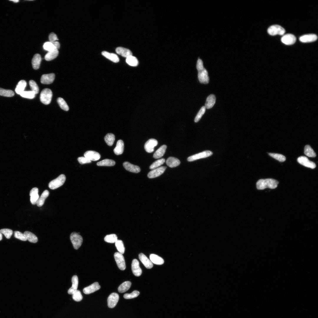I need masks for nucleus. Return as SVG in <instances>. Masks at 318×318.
Here are the masks:
<instances>
[{
	"label": "nucleus",
	"instance_id": "49530a36",
	"mask_svg": "<svg viewBox=\"0 0 318 318\" xmlns=\"http://www.w3.org/2000/svg\"><path fill=\"white\" fill-rule=\"evenodd\" d=\"M268 154L270 156L280 162H283L286 160L285 157L281 154L272 153H269Z\"/></svg>",
	"mask_w": 318,
	"mask_h": 318
},
{
	"label": "nucleus",
	"instance_id": "72a5a7b5",
	"mask_svg": "<svg viewBox=\"0 0 318 318\" xmlns=\"http://www.w3.org/2000/svg\"><path fill=\"white\" fill-rule=\"evenodd\" d=\"M24 234L27 240L29 242L36 243L38 241V239L37 236L32 233L29 231H25L24 232Z\"/></svg>",
	"mask_w": 318,
	"mask_h": 318
},
{
	"label": "nucleus",
	"instance_id": "f704fd0d",
	"mask_svg": "<svg viewBox=\"0 0 318 318\" xmlns=\"http://www.w3.org/2000/svg\"><path fill=\"white\" fill-rule=\"evenodd\" d=\"M131 283L129 281H125L121 285L118 287V290L119 292L122 293L127 291L130 288Z\"/></svg>",
	"mask_w": 318,
	"mask_h": 318
},
{
	"label": "nucleus",
	"instance_id": "c9c22d12",
	"mask_svg": "<svg viewBox=\"0 0 318 318\" xmlns=\"http://www.w3.org/2000/svg\"><path fill=\"white\" fill-rule=\"evenodd\" d=\"M115 164V162L112 160L105 159L97 163V165L98 166H111L114 165Z\"/></svg>",
	"mask_w": 318,
	"mask_h": 318
},
{
	"label": "nucleus",
	"instance_id": "0eeeda50",
	"mask_svg": "<svg viewBox=\"0 0 318 318\" xmlns=\"http://www.w3.org/2000/svg\"><path fill=\"white\" fill-rule=\"evenodd\" d=\"M114 257L118 268L121 270L126 268V265L124 257L122 254L119 252H116L114 254Z\"/></svg>",
	"mask_w": 318,
	"mask_h": 318
},
{
	"label": "nucleus",
	"instance_id": "ea45409f",
	"mask_svg": "<svg viewBox=\"0 0 318 318\" xmlns=\"http://www.w3.org/2000/svg\"><path fill=\"white\" fill-rule=\"evenodd\" d=\"M104 239L106 242L113 243H115L117 241V237L116 234H112L106 235Z\"/></svg>",
	"mask_w": 318,
	"mask_h": 318
},
{
	"label": "nucleus",
	"instance_id": "39448f33",
	"mask_svg": "<svg viewBox=\"0 0 318 318\" xmlns=\"http://www.w3.org/2000/svg\"><path fill=\"white\" fill-rule=\"evenodd\" d=\"M267 32L271 35L274 36L277 34L281 35L284 34L285 30L280 25H274L270 26L268 28Z\"/></svg>",
	"mask_w": 318,
	"mask_h": 318
},
{
	"label": "nucleus",
	"instance_id": "1a4fd4ad",
	"mask_svg": "<svg viewBox=\"0 0 318 318\" xmlns=\"http://www.w3.org/2000/svg\"><path fill=\"white\" fill-rule=\"evenodd\" d=\"M198 78L201 83L207 84L208 83L209 77L208 72L205 68L198 71Z\"/></svg>",
	"mask_w": 318,
	"mask_h": 318
},
{
	"label": "nucleus",
	"instance_id": "8fccbe9b",
	"mask_svg": "<svg viewBox=\"0 0 318 318\" xmlns=\"http://www.w3.org/2000/svg\"><path fill=\"white\" fill-rule=\"evenodd\" d=\"M72 298L75 301L80 302L82 300L83 297L81 292L77 290L72 294Z\"/></svg>",
	"mask_w": 318,
	"mask_h": 318
},
{
	"label": "nucleus",
	"instance_id": "2f4dec72",
	"mask_svg": "<svg viewBox=\"0 0 318 318\" xmlns=\"http://www.w3.org/2000/svg\"><path fill=\"white\" fill-rule=\"evenodd\" d=\"M49 194V192L47 190H44L38 200L36 203L37 206L38 207L42 206L45 199L48 197Z\"/></svg>",
	"mask_w": 318,
	"mask_h": 318
},
{
	"label": "nucleus",
	"instance_id": "9d476101",
	"mask_svg": "<svg viewBox=\"0 0 318 318\" xmlns=\"http://www.w3.org/2000/svg\"><path fill=\"white\" fill-rule=\"evenodd\" d=\"M119 298V295L116 293H112L110 294L107 300L108 307L111 308L114 307L117 304Z\"/></svg>",
	"mask_w": 318,
	"mask_h": 318
},
{
	"label": "nucleus",
	"instance_id": "b1692460",
	"mask_svg": "<svg viewBox=\"0 0 318 318\" xmlns=\"http://www.w3.org/2000/svg\"><path fill=\"white\" fill-rule=\"evenodd\" d=\"M116 52L117 54L126 58L132 55V53L130 50L123 47H119L117 48Z\"/></svg>",
	"mask_w": 318,
	"mask_h": 318
},
{
	"label": "nucleus",
	"instance_id": "5701e85b",
	"mask_svg": "<svg viewBox=\"0 0 318 318\" xmlns=\"http://www.w3.org/2000/svg\"><path fill=\"white\" fill-rule=\"evenodd\" d=\"M41 60L42 58L39 54H37L34 55L32 61V67L34 69H37L39 68Z\"/></svg>",
	"mask_w": 318,
	"mask_h": 318
},
{
	"label": "nucleus",
	"instance_id": "6ab92c4d",
	"mask_svg": "<svg viewBox=\"0 0 318 318\" xmlns=\"http://www.w3.org/2000/svg\"><path fill=\"white\" fill-rule=\"evenodd\" d=\"M123 165L126 170L130 172L138 173L140 171V169L138 166L132 164L128 162H124Z\"/></svg>",
	"mask_w": 318,
	"mask_h": 318
},
{
	"label": "nucleus",
	"instance_id": "a211bd4d",
	"mask_svg": "<svg viewBox=\"0 0 318 318\" xmlns=\"http://www.w3.org/2000/svg\"><path fill=\"white\" fill-rule=\"evenodd\" d=\"M317 36L314 34H306L301 36L299 38L300 41L304 43L316 41Z\"/></svg>",
	"mask_w": 318,
	"mask_h": 318
},
{
	"label": "nucleus",
	"instance_id": "680f3d73",
	"mask_svg": "<svg viewBox=\"0 0 318 318\" xmlns=\"http://www.w3.org/2000/svg\"><path fill=\"white\" fill-rule=\"evenodd\" d=\"M11 1H12L13 2H15V3H17V2H19V0H11Z\"/></svg>",
	"mask_w": 318,
	"mask_h": 318
},
{
	"label": "nucleus",
	"instance_id": "473e14b6",
	"mask_svg": "<svg viewBox=\"0 0 318 318\" xmlns=\"http://www.w3.org/2000/svg\"><path fill=\"white\" fill-rule=\"evenodd\" d=\"M59 54L58 49L54 50L49 52L45 55L44 58L47 61H51L57 57Z\"/></svg>",
	"mask_w": 318,
	"mask_h": 318
},
{
	"label": "nucleus",
	"instance_id": "9b49d317",
	"mask_svg": "<svg viewBox=\"0 0 318 318\" xmlns=\"http://www.w3.org/2000/svg\"><path fill=\"white\" fill-rule=\"evenodd\" d=\"M166 168V167L161 166L153 169L148 173V177L150 178L158 177L164 172Z\"/></svg>",
	"mask_w": 318,
	"mask_h": 318
},
{
	"label": "nucleus",
	"instance_id": "052dcab7",
	"mask_svg": "<svg viewBox=\"0 0 318 318\" xmlns=\"http://www.w3.org/2000/svg\"><path fill=\"white\" fill-rule=\"evenodd\" d=\"M2 239V234L0 232V241H1Z\"/></svg>",
	"mask_w": 318,
	"mask_h": 318
},
{
	"label": "nucleus",
	"instance_id": "4c0bfd02",
	"mask_svg": "<svg viewBox=\"0 0 318 318\" xmlns=\"http://www.w3.org/2000/svg\"><path fill=\"white\" fill-rule=\"evenodd\" d=\"M115 139V138L114 135L111 133L107 134L104 137V140L105 142L109 146H111L112 145Z\"/></svg>",
	"mask_w": 318,
	"mask_h": 318
},
{
	"label": "nucleus",
	"instance_id": "79ce46f5",
	"mask_svg": "<svg viewBox=\"0 0 318 318\" xmlns=\"http://www.w3.org/2000/svg\"><path fill=\"white\" fill-rule=\"evenodd\" d=\"M115 246L119 252L123 254L125 251V248L123 241L121 240H117L115 243Z\"/></svg>",
	"mask_w": 318,
	"mask_h": 318
},
{
	"label": "nucleus",
	"instance_id": "f3484780",
	"mask_svg": "<svg viewBox=\"0 0 318 318\" xmlns=\"http://www.w3.org/2000/svg\"><path fill=\"white\" fill-rule=\"evenodd\" d=\"M55 77V74L53 73L43 74L41 78V82L44 84H51L53 82Z\"/></svg>",
	"mask_w": 318,
	"mask_h": 318
},
{
	"label": "nucleus",
	"instance_id": "a18cd8bd",
	"mask_svg": "<svg viewBox=\"0 0 318 318\" xmlns=\"http://www.w3.org/2000/svg\"><path fill=\"white\" fill-rule=\"evenodd\" d=\"M35 93L32 91H24L20 95L23 97L32 99L35 97Z\"/></svg>",
	"mask_w": 318,
	"mask_h": 318
},
{
	"label": "nucleus",
	"instance_id": "f257e3e1",
	"mask_svg": "<svg viewBox=\"0 0 318 318\" xmlns=\"http://www.w3.org/2000/svg\"><path fill=\"white\" fill-rule=\"evenodd\" d=\"M278 183V182L275 179L267 178L259 180L256 185L257 188L259 190H263L266 188L274 189L277 187Z\"/></svg>",
	"mask_w": 318,
	"mask_h": 318
},
{
	"label": "nucleus",
	"instance_id": "3c124183",
	"mask_svg": "<svg viewBox=\"0 0 318 318\" xmlns=\"http://www.w3.org/2000/svg\"><path fill=\"white\" fill-rule=\"evenodd\" d=\"M206 109L205 106H203L201 108L195 118L194 122H197L200 120L203 115L204 114Z\"/></svg>",
	"mask_w": 318,
	"mask_h": 318
},
{
	"label": "nucleus",
	"instance_id": "864d4df0",
	"mask_svg": "<svg viewBox=\"0 0 318 318\" xmlns=\"http://www.w3.org/2000/svg\"><path fill=\"white\" fill-rule=\"evenodd\" d=\"M43 48L44 49L49 52L52 51L55 49H56L54 47L53 44L49 42H47L44 43L43 45Z\"/></svg>",
	"mask_w": 318,
	"mask_h": 318
},
{
	"label": "nucleus",
	"instance_id": "bf43d9fd",
	"mask_svg": "<svg viewBox=\"0 0 318 318\" xmlns=\"http://www.w3.org/2000/svg\"><path fill=\"white\" fill-rule=\"evenodd\" d=\"M56 49H58L59 48L60 44L58 42L55 41L52 43Z\"/></svg>",
	"mask_w": 318,
	"mask_h": 318
},
{
	"label": "nucleus",
	"instance_id": "aec40b11",
	"mask_svg": "<svg viewBox=\"0 0 318 318\" xmlns=\"http://www.w3.org/2000/svg\"><path fill=\"white\" fill-rule=\"evenodd\" d=\"M138 256L139 259L146 268L150 269L153 267V263L145 254L140 253Z\"/></svg>",
	"mask_w": 318,
	"mask_h": 318
},
{
	"label": "nucleus",
	"instance_id": "7ed1b4c3",
	"mask_svg": "<svg viewBox=\"0 0 318 318\" xmlns=\"http://www.w3.org/2000/svg\"><path fill=\"white\" fill-rule=\"evenodd\" d=\"M66 179L65 176L64 174H61L57 178L49 182L48 185L49 187L52 190L57 189L64 184Z\"/></svg>",
	"mask_w": 318,
	"mask_h": 318
},
{
	"label": "nucleus",
	"instance_id": "c85d7f7f",
	"mask_svg": "<svg viewBox=\"0 0 318 318\" xmlns=\"http://www.w3.org/2000/svg\"><path fill=\"white\" fill-rule=\"evenodd\" d=\"M167 147V146L165 145L161 146L154 153V158L158 159L162 157L165 153Z\"/></svg>",
	"mask_w": 318,
	"mask_h": 318
},
{
	"label": "nucleus",
	"instance_id": "4d7b16f0",
	"mask_svg": "<svg viewBox=\"0 0 318 318\" xmlns=\"http://www.w3.org/2000/svg\"><path fill=\"white\" fill-rule=\"evenodd\" d=\"M49 42L51 43L56 41V40L58 39L57 35L53 32L49 34Z\"/></svg>",
	"mask_w": 318,
	"mask_h": 318
},
{
	"label": "nucleus",
	"instance_id": "20e7f679",
	"mask_svg": "<svg viewBox=\"0 0 318 318\" xmlns=\"http://www.w3.org/2000/svg\"><path fill=\"white\" fill-rule=\"evenodd\" d=\"M70 239L74 248L75 249H77L79 248L83 242L82 236L76 232H73L71 233Z\"/></svg>",
	"mask_w": 318,
	"mask_h": 318
},
{
	"label": "nucleus",
	"instance_id": "393cba45",
	"mask_svg": "<svg viewBox=\"0 0 318 318\" xmlns=\"http://www.w3.org/2000/svg\"><path fill=\"white\" fill-rule=\"evenodd\" d=\"M216 98L213 94H211L208 96L206 98L205 103V107L207 109H209L213 107L216 102Z\"/></svg>",
	"mask_w": 318,
	"mask_h": 318
},
{
	"label": "nucleus",
	"instance_id": "c756f323",
	"mask_svg": "<svg viewBox=\"0 0 318 318\" xmlns=\"http://www.w3.org/2000/svg\"><path fill=\"white\" fill-rule=\"evenodd\" d=\"M150 259L152 263L157 265H162L164 263V260L162 258L155 254H151Z\"/></svg>",
	"mask_w": 318,
	"mask_h": 318
},
{
	"label": "nucleus",
	"instance_id": "412c9836",
	"mask_svg": "<svg viewBox=\"0 0 318 318\" xmlns=\"http://www.w3.org/2000/svg\"><path fill=\"white\" fill-rule=\"evenodd\" d=\"M38 189L37 188H32L30 191L29 195L30 196V201L33 205L36 204L37 201L39 198L38 194Z\"/></svg>",
	"mask_w": 318,
	"mask_h": 318
},
{
	"label": "nucleus",
	"instance_id": "7c9ffc66",
	"mask_svg": "<svg viewBox=\"0 0 318 318\" xmlns=\"http://www.w3.org/2000/svg\"><path fill=\"white\" fill-rule=\"evenodd\" d=\"M26 85V82L24 80L20 81L17 84L15 89V91L17 94L20 95L24 91Z\"/></svg>",
	"mask_w": 318,
	"mask_h": 318
},
{
	"label": "nucleus",
	"instance_id": "6e6552de",
	"mask_svg": "<svg viewBox=\"0 0 318 318\" xmlns=\"http://www.w3.org/2000/svg\"><path fill=\"white\" fill-rule=\"evenodd\" d=\"M297 161L300 164L308 168L314 169L316 167V165L314 162L310 161L307 157L304 156L298 158Z\"/></svg>",
	"mask_w": 318,
	"mask_h": 318
},
{
	"label": "nucleus",
	"instance_id": "dca6fc26",
	"mask_svg": "<svg viewBox=\"0 0 318 318\" xmlns=\"http://www.w3.org/2000/svg\"><path fill=\"white\" fill-rule=\"evenodd\" d=\"M100 288V286L98 283L96 282L84 288L83 289V292L84 294H88L99 290Z\"/></svg>",
	"mask_w": 318,
	"mask_h": 318
},
{
	"label": "nucleus",
	"instance_id": "2eb2a0df",
	"mask_svg": "<svg viewBox=\"0 0 318 318\" xmlns=\"http://www.w3.org/2000/svg\"><path fill=\"white\" fill-rule=\"evenodd\" d=\"M84 157L89 160L96 161L99 160L101 157L100 154L98 152L93 150H88L86 151L84 154Z\"/></svg>",
	"mask_w": 318,
	"mask_h": 318
},
{
	"label": "nucleus",
	"instance_id": "a878e982",
	"mask_svg": "<svg viewBox=\"0 0 318 318\" xmlns=\"http://www.w3.org/2000/svg\"><path fill=\"white\" fill-rule=\"evenodd\" d=\"M124 149V143L121 140H119L117 142L116 146L113 150L115 154L118 155L122 154Z\"/></svg>",
	"mask_w": 318,
	"mask_h": 318
},
{
	"label": "nucleus",
	"instance_id": "bb28decb",
	"mask_svg": "<svg viewBox=\"0 0 318 318\" xmlns=\"http://www.w3.org/2000/svg\"><path fill=\"white\" fill-rule=\"evenodd\" d=\"M180 160L177 158L172 157H168L166 161V164L170 168L177 167L180 164Z\"/></svg>",
	"mask_w": 318,
	"mask_h": 318
},
{
	"label": "nucleus",
	"instance_id": "ddd939ff",
	"mask_svg": "<svg viewBox=\"0 0 318 318\" xmlns=\"http://www.w3.org/2000/svg\"><path fill=\"white\" fill-rule=\"evenodd\" d=\"M296 40V37L293 34H287L283 35L281 39V42L284 44L290 45L294 44Z\"/></svg>",
	"mask_w": 318,
	"mask_h": 318
},
{
	"label": "nucleus",
	"instance_id": "5fc2aeb1",
	"mask_svg": "<svg viewBox=\"0 0 318 318\" xmlns=\"http://www.w3.org/2000/svg\"><path fill=\"white\" fill-rule=\"evenodd\" d=\"M14 237L22 241H25L27 240L24 233L19 231H16L14 232Z\"/></svg>",
	"mask_w": 318,
	"mask_h": 318
},
{
	"label": "nucleus",
	"instance_id": "c03bdc74",
	"mask_svg": "<svg viewBox=\"0 0 318 318\" xmlns=\"http://www.w3.org/2000/svg\"><path fill=\"white\" fill-rule=\"evenodd\" d=\"M165 160L164 158H162L157 160L154 162L150 166L149 168L153 170L156 168H158L160 165L163 164L165 162Z\"/></svg>",
	"mask_w": 318,
	"mask_h": 318
},
{
	"label": "nucleus",
	"instance_id": "58836bf2",
	"mask_svg": "<svg viewBox=\"0 0 318 318\" xmlns=\"http://www.w3.org/2000/svg\"><path fill=\"white\" fill-rule=\"evenodd\" d=\"M304 153L306 155L310 157H315L316 156L313 150L309 145H307L305 146Z\"/></svg>",
	"mask_w": 318,
	"mask_h": 318
},
{
	"label": "nucleus",
	"instance_id": "f8f14e48",
	"mask_svg": "<svg viewBox=\"0 0 318 318\" xmlns=\"http://www.w3.org/2000/svg\"><path fill=\"white\" fill-rule=\"evenodd\" d=\"M158 144V141L156 139L153 138L149 139L145 144V149L148 153H152L154 151V147L156 146Z\"/></svg>",
	"mask_w": 318,
	"mask_h": 318
},
{
	"label": "nucleus",
	"instance_id": "423d86ee",
	"mask_svg": "<svg viewBox=\"0 0 318 318\" xmlns=\"http://www.w3.org/2000/svg\"><path fill=\"white\" fill-rule=\"evenodd\" d=\"M213 154V153L210 151H204L189 157L187 160L189 162L193 161L198 159L208 157L211 155Z\"/></svg>",
	"mask_w": 318,
	"mask_h": 318
},
{
	"label": "nucleus",
	"instance_id": "cd10ccee",
	"mask_svg": "<svg viewBox=\"0 0 318 318\" xmlns=\"http://www.w3.org/2000/svg\"><path fill=\"white\" fill-rule=\"evenodd\" d=\"M102 54L106 58L114 62L117 63L119 61L118 57L115 54L104 51L102 52Z\"/></svg>",
	"mask_w": 318,
	"mask_h": 318
},
{
	"label": "nucleus",
	"instance_id": "6e6d98bb",
	"mask_svg": "<svg viewBox=\"0 0 318 318\" xmlns=\"http://www.w3.org/2000/svg\"><path fill=\"white\" fill-rule=\"evenodd\" d=\"M78 160L80 163L81 164H83L85 163H89L91 162V161L84 157H79L78 158Z\"/></svg>",
	"mask_w": 318,
	"mask_h": 318
},
{
	"label": "nucleus",
	"instance_id": "09e8293b",
	"mask_svg": "<svg viewBox=\"0 0 318 318\" xmlns=\"http://www.w3.org/2000/svg\"><path fill=\"white\" fill-rule=\"evenodd\" d=\"M140 294V292L137 290H134L130 294L126 293L124 294V298L126 299H132L137 297Z\"/></svg>",
	"mask_w": 318,
	"mask_h": 318
},
{
	"label": "nucleus",
	"instance_id": "de8ad7c7",
	"mask_svg": "<svg viewBox=\"0 0 318 318\" xmlns=\"http://www.w3.org/2000/svg\"><path fill=\"white\" fill-rule=\"evenodd\" d=\"M29 84L31 89V91L34 92L37 94L39 92V87L36 82L33 80H30L29 82Z\"/></svg>",
	"mask_w": 318,
	"mask_h": 318
},
{
	"label": "nucleus",
	"instance_id": "4468645a",
	"mask_svg": "<svg viewBox=\"0 0 318 318\" xmlns=\"http://www.w3.org/2000/svg\"><path fill=\"white\" fill-rule=\"evenodd\" d=\"M132 272L134 275L137 276H140L142 273V270L140 267L138 261L136 259H133L131 264Z\"/></svg>",
	"mask_w": 318,
	"mask_h": 318
},
{
	"label": "nucleus",
	"instance_id": "f03ea898",
	"mask_svg": "<svg viewBox=\"0 0 318 318\" xmlns=\"http://www.w3.org/2000/svg\"><path fill=\"white\" fill-rule=\"evenodd\" d=\"M52 93L51 90L48 88H45L41 91L40 96L41 102L45 105L50 103L52 97Z\"/></svg>",
	"mask_w": 318,
	"mask_h": 318
},
{
	"label": "nucleus",
	"instance_id": "37998d69",
	"mask_svg": "<svg viewBox=\"0 0 318 318\" xmlns=\"http://www.w3.org/2000/svg\"><path fill=\"white\" fill-rule=\"evenodd\" d=\"M14 95V92L9 90H6L0 88V95L6 97H11Z\"/></svg>",
	"mask_w": 318,
	"mask_h": 318
},
{
	"label": "nucleus",
	"instance_id": "603ef678",
	"mask_svg": "<svg viewBox=\"0 0 318 318\" xmlns=\"http://www.w3.org/2000/svg\"><path fill=\"white\" fill-rule=\"evenodd\" d=\"M0 232L3 234L7 239H9L13 233L12 230L8 228L1 229L0 230Z\"/></svg>",
	"mask_w": 318,
	"mask_h": 318
},
{
	"label": "nucleus",
	"instance_id": "4be33fe9",
	"mask_svg": "<svg viewBox=\"0 0 318 318\" xmlns=\"http://www.w3.org/2000/svg\"><path fill=\"white\" fill-rule=\"evenodd\" d=\"M72 285V286L68 289V293L69 294H72L77 290L78 286V279L76 275H74L71 279Z\"/></svg>",
	"mask_w": 318,
	"mask_h": 318
},
{
	"label": "nucleus",
	"instance_id": "e433bc0d",
	"mask_svg": "<svg viewBox=\"0 0 318 318\" xmlns=\"http://www.w3.org/2000/svg\"><path fill=\"white\" fill-rule=\"evenodd\" d=\"M126 61L128 65L132 66H136L138 64V61L137 58L132 55L126 57Z\"/></svg>",
	"mask_w": 318,
	"mask_h": 318
},
{
	"label": "nucleus",
	"instance_id": "13d9d810",
	"mask_svg": "<svg viewBox=\"0 0 318 318\" xmlns=\"http://www.w3.org/2000/svg\"><path fill=\"white\" fill-rule=\"evenodd\" d=\"M204 68L203 62L202 60L199 58L197 60L196 64V68L198 71L201 70Z\"/></svg>",
	"mask_w": 318,
	"mask_h": 318
},
{
	"label": "nucleus",
	"instance_id": "a19ab883",
	"mask_svg": "<svg viewBox=\"0 0 318 318\" xmlns=\"http://www.w3.org/2000/svg\"><path fill=\"white\" fill-rule=\"evenodd\" d=\"M57 102L60 108L62 110L67 111L69 110V107L65 101L61 97L57 98Z\"/></svg>",
	"mask_w": 318,
	"mask_h": 318
}]
</instances>
